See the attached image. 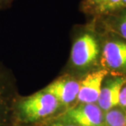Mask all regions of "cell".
Returning a JSON list of instances; mask_svg holds the SVG:
<instances>
[{
	"label": "cell",
	"instance_id": "30bf717a",
	"mask_svg": "<svg viewBox=\"0 0 126 126\" xmlns=\"http://www.w3.org/2000/svg\"><path fill=\"white\" fill-rule=\"evenodd\" d=\"M99 18L107 29L126 41V8Z\"/></svg>",
	"mask_w": 126,
	"mask_h": 126
},
{
	"label": "cell",
	"instance_id": "5b68a950",
	"mask_svg": "<svg viewBox=\"0 0 126 126\" xmlns=\"http://www.w3.org/2000/svg\"><path fill=\"white\" fill-rule=\"evenodd\" d=\"M109 72L99 69L88 74L80 83L79 91L77 99L81 104L96 103L99 97L104 80Z\"/></svg>",
	"mask_w": 126,
	"mask_h": 126
},
{
	"label": "cell",
	"instance_id": "9a60e30c",
	"mask_svg": "<svg viewBox=\"0 0 126 126\" xmlns=\"http://www.w3.org/2000/svg\"><path fill=\"white\" fill-rule=\"evenodd\" d=\"M126 0H121V4H120V9H126Z\"/></svg>",
	"mask_w": 126,
	"mask_h": 126
},
{
	"label": "cell",
	"instance_id": "277c9868",
	"mask_svg": "<svg viewBox=\"0 0 126 126\" xmlns=\"http://www.w3.org/2000/svg\"><path fill=\"white\" fill-rule=\"evenodd\" d=\"M105 69L126 77V41L111 39L105 42L102 53Z\"/></svg>",
	"mask_w": 126,
	"mask_h": 126
},
{
	"label": "cell",
	"instance_id": "4fadbf2b",
	"mask_svg": "<svg viewBox=\"0 0 126 126\" xmlns=\"http://www.w3.org/2000/svg\"><path fill=\"white\" fill-rule=\"evenodd\" d=\"M14 0H0V9H5L11 4Z\"/></svg>",
	"mask_w": 126,
	"mask_h": 126
},
{
	"label": "cell",
	"instance_id": "7c38bea8",
	"mask_svg": "<svg viewBox=\"0 0 126 126\" xmlns=\"http://www.w3.org/2000/svg\"><path fill=\"white\" fill-rule=\"evenodd\" d=\"M118 107L126 111V82L122 87L120 95H119V102Z\"/></svg>",
	"mask_w": 126,
	"mask_h": 126
},
{
	"label": "cell",
	"instance_id": "ba28073f",
	"mask_svg": "<svg viewBox=\"0 0 126 126\" xmlns=\"http://www.w3.org/2000/svg\"><path fill=\"white\" fill-rule=\"evenodd\" d=\"M13 82L9 73L0 64V126L4 123L5 118L14 100Z\"/></svg>",
	"mask_w": 126,
	"mask_h": 126
},
{
	"label": "cell",
	"instance_id": "52a82bcc",
	"mask_svg": "<svg viewBox=\"0 0 126 126\" xmlns=\"http://www.w3.org/2000/svg\"><path fill=\"white\" fill-rule=\"evenodd\" d=\"M80 83L69 79H61L53 82L43 91L53 95L60 104L68 105L77 99Z\"/></svg>",
	"mask_w": 126,
	"mask_h": 126
},
{
	"label": "cell",
	"instance_id": "3957f363",
	"mask_svg": "<svg viewBox=\"0 0 126 126\" xmlns=\"http://www.w3.org/2000/svg\"><path fill=\"white\" fill-rule=\"evenodd\" d=\"M104 113L96 103L81 104L67 110L60 120L76 126H107Z\"/></svg>",
	"mask_w": 126,
	"mask_h": 126
},
{
	"label": "cell",
	"instance_id": "9c48e42d",
	"mask_svg": "<svg viewBox=\"0 0 126 126\" xmlns=\"http://www.w3.org/2000/svg\"><path fill=\"white\" fill-rule=\"evenodd\" d=\"M121 0H83L82 11L87 14L102 18L119 11Z\"/></svg>",
	"mask_w": 126,
	"mask_h": 126
},
{
	"label": "cell",
	"instance_id": "8992f818",
	"mask_svg": "<svg viewBox=\"0 0 126 126\" xmlns=\"http://www.w3.org/2000/svg\"><path fill=\"white\" fill-rule=\"evenodd\" d=\"M126 82V77L116 75L104 79L97 104L104 112L118 106L119 95L123 86Z\"/></svg>",
	"mask_w": 126,
	"mask_h": 126
},
{
	"label": "cell",
	"instance_id": "7a4b0ae2",
	"mask_svg": "<svg viewBox=\"0 0 126 126\" xmlns=\"http://www.w3.org/2000/svg\"><path fill=\"white\" fill-rule=\"evenodd\" d=\"M100 48L95 36L90 33H84L73 44L71 61L79 69H86L93 65L98 59Z\"/></svg>",
	"mask_w": 126,
	"mask_h": 126
},
{
	"label": "cell",
	"instance_id": "8fae6325",
	"mask_svg": "<svg viewBox=\"0 0 126 126\" xmlns=\"http://www.w3.org/2000/svg\"><path fill=\"white\" fill-rule=\"evenodd\" d=\"M107 126H126V111L118 106L104 113Z\"/></svg>",
	"mask_w": 126,
	"mask_h": 126
},
{
	"label": "cell",
	"instance_id": "6da1fadb",
	"mask_svg": "<svg viewBox=\"0 0 126 126\" xmlns=\"http://www.w3.org/2000/svg\"><path fill=\"white\" fill-rule=\"evenodd\" d=\"M60 104L53 95L41 91L22 101L18 109L28 121H35L54 113Z\"/></svg>",
	"mask_w": 126,
	"mask_h": 126
},
{
	"label": "cell",
	"instance_id": "5bb4252c",
	"mask_svg": "<svg viewBox=\"0 0 126 126\" xmlns=\"http://www.w3.org/2000/svg\"><path fill=\"white\" fill-rule=\"evenodd\" d=\"M50 126H76L74 125H72L70 123H64V122H58V123H55Z\"/></svg>",
	"mask_w": 126,
	"mask_h": 126
}]
</instances>
